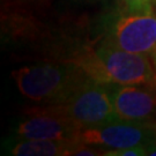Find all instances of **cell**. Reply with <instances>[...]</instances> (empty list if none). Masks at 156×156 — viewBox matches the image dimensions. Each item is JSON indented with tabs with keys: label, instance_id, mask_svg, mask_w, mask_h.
I'll list each match as a JSON object with an SVG mask.
<instances>
[{
	"label": "cell",
	"instance_id": "1",
	"mask_svg": "<svg viewBox=\"0 0 156 156\" xmlns=\"http://www.w3.org/2000/svg\"><path fill=\"white\" fill-rule=\"evenodd\" d=\"M17 89L29 100L58 103L67 98L88 79L83 68L74 64H38L13 72Z\"/></svg>",
	"mask_w": 156,
	"mask_h": 156
},
{
	"label": "cell",
	"instance_id": "2",
	"mask_svg": "<svg viewBox=\"0 0 156 156\" xmlns=\"http://www.w3.org/2000/svg\"><path fill=\"white\" fill-rule=\"evenodd\" d=\"M91 79L105 84L146 86L154 83V66L147 55L123 50L109 38L96 50L95 59L83 66Z\"/></svg>",
	"mask_w": 156,
	"mask_h": 156
},
{
	"label": "cell",
	"instance_id": "3",
	"mask_svg": "<svg viewBox=\"0 0 156 156\" xmlns=\"http://www.w3.org/2000/svg\"><path fill=\"white\" fill-rule=\"evenodd\" d=\"M44 109L67 118L80 129L120 120L113 109L106 84L91 78L87 79L67 98Z\"/></svg>",
	"mask_w": 156,
	"mask_h": 156
},
{
	"label": "cell",
	"instance_id": "4",
	"mask_svg": "<svg viewBox=\"0 0 156 156\" xmlns=\"http://www.w3.org/2000/svg\"><path fill=\"white\" fill-rule=\"evenodd\" d=\"M120 49L151 56L156 52V14L154 12L131 13L116 17L109 37Z\"/></svg>",
	"mask_w": 156,
	"mask_h": 156
},
{
	"label": "cell",
	"instance_id": "5",
	"mask_svg": "<svg viewBox=\"0 0 156 156\" xmlns=\"http://www.w3.org/2000/svg\"><path fill=\"white\" fill-rule=\"evenodd\" d=\"M76 140L84 145L124 149L139 145L156 144V129L138 122L118 120L97 127L82 128Z\"/></svg>",
	"mask_w": 156,
	"mask_h": 156
},
{
	"label": "cell",
	"instance_id": "6",
	"mask_svg": "<svg viewBox=\"0 0 156 156\" xmlns=\"http://www.w3.org/2000/svg\"><path fill=\"white\" fill-rule=\"evenodd\" d=\"M80 128L67 118L45 110L34 109L21 120L16 127L20 139L39 140H74Z\"/></svg>",
	"mask_w": 156,
	"mask_h": 156
},
{
	"label": "cell",
	"instance_id": "7",
	"mask_svg": "<svg viewBox=\"0 0 156 156\" xmlns=\"http://www.w3.org/2000/svg\"><path fill=\"white\" fill-rule=\"evenodd\" d=\"M113 109L120 120L144 123L156 113V95L139 86L115 84L108 88Z\"/></svg>",
	"mask_w": 156,
	"mask_h": 156
},
{
	"label": "cell",
	"instance_id": "8",
	"mask_svg": "<svg viewBox=\"0 0 156 156\" xmlns=\"http://www.w3.org/2000/svg\"><path fill=\"white\" fill-rule=\"evenodd\" d=\"M82 142L74 140L14 139L7 142L6 154L14 156H66L75 155Z\"/></svg>",
	"mask_w": 156,
	"mask_h": 156
},
{
	"label": "cell",
	"instance_id": "9",
	"mask_svg": "<svg viewBox=\"0 0 156 156\" xmlns=\"http://www.w3.org/2000/svg\"><path fill=\"white\" fill-rule=\"evenodd\" d=\"M151 145L153 144L134 146V147L124 148V149H109V151H104L103 156H145L148 155Z\"/></svg>",
	"mask_w": 156,
	"mask_h": 156
},
{
	"label": "cell",
	"instance_id": "10",
	"mask_svg": "<svg viewBox=\"0 0 156 156\" xmlns=\"http://www.w3.org/2000/svg\"><path fill=\"white\" fill-rule=\"evenodd\" d=\"M122 4L125 6L126 12L131 13H141V12H153L149 11L146 5L144 4V0H120Z\"/></svg>",
	"mask_w": 156,
	"mask_h": 156
},
{
	"label": "cell",
	"instance_id": "11",
	"mask_svg": "<svg viewBox=\"0 0 156 156\" xmlns=\"http://www.w3.org/2000/svg\"><path fill=\"white\" fill-rule=\"evenodd\" d=\"M151 59H153V66H154V73H155V78H154V84L156 86V52L154 55H151Z\"/></svg>",
	"mask_w": 156,
	"mask_h": 156
},
{
	"label": "cell",
	"instance_id": "12",
	"mask_svg": "<svg viewBox=\"0 0 156 156\" xmlns=\"http://www.w3.org/2000/svg\"><path fill=\"white\" fill-rule=\"evenodd\" d=\"M84 1H98V0H84Z\"/></svg>",
	"mask_w": 156,
	"mask_h": 156
}]
</instances>
